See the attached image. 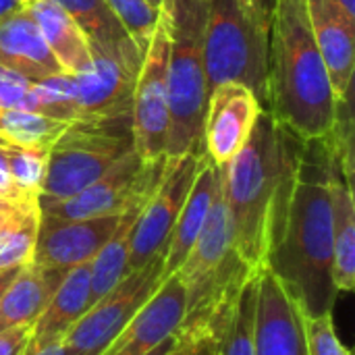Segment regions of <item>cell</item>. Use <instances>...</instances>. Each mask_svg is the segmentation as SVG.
<instances>
[{
  "label": "cell",
  "mask_w": 355,
  "mask_h": 355,
  "mask_svg": "<svg viewBox=\"0 0 355 355\" xmlns=\"http://www.w3.org/2000/svg\"><path fill=\"white\" fill-rule=\"evenodd\" d=\"M40 204H23L2 227H0V272L17 270L31 262L37 227H40Z\"/></svg>",
  "instance_id": "26"
},
{
  "label": "cell",
  "mask_w": 355,
  "mask_h": 355,
  "mask_svg": "<svg viewBox=\"0 0 355 355\" xmlns=\"http://www.w3.org/2000/svg\"><path fill=\"white\" fill-rule=\"evenodd\" d=\"M17 270H19V268H17ZM17 270H4V272H0V297L4 295V291H6L8 283L12 281V277H15Z\"/></svg>",
  "instance_id": "42"
},
{
  "label": "cell",
  "mask_w": 355,
  "mask_h": 355,
  "mask_svg": "<svg viewBox=\"0 0 355 355\" xmlns=\"http://www.w3.org/2000/svg\"><path fill=\"white\" fill-rule=\"evenodd\" d=\"M0 156L6 162L17 191L25 198H40L48 168V150L15 146L0 137Z\"/></svg>",
  "instance_id": "29"
},
{
  "label": "cell",
  "mask_w": 355,
  "mask_h": 355,
  "mask_svg": "<svg viewBox=\"0 0 355 355\" xmlns=\"http://www.w3.org/2000/svg\"><path fill=\"white\" fill-rule=\"evenodd\" d=\"M185 343L183 355H216V339L208 335H179Z\"/></svg>",
  "instance_id": "35"
},
{
  "label": "cell",
  "mask_w": 355,
  "mask_h": 355,
  "mask_svg": "<svg viewBox=\"0 0 355 355\" xmlns=\"http://www.w3.org/2000/svg\"><path fill=\"white\" fill-rule=\"evenodd\" d=\"M183 354H185V343H183V339L179 337V343H177V347H175V349H173V352H171L168 355H183Z\"/></svg>",
  "instance_id": "43"
},
{
  "label": "cell",
  "mask_w": 355,
  "mask_h": 355,
  "mask_svg": "<svg viewBox=\"0 0 355 355\" xmlns=\"http://www.w3.org/2000/svg\"><path fill=\"white\" fill-rule=\"evenodd\" d=\"M166 158L168 156L146 160L133 148L89 187L73 198L40 204V212L54 218H98L123 214L154 193L164 173Z\"/></svg>",
  "instance_id": "7"
},
{
  "label": "cell",
  "mask_w": 355,
  "mask_h": 355,
  "mask_svg": "<svg viewBox=\"0 0 355 355\" xmlns=\"http://www.w3.org/2000/svg\"><path fill=\"white\" fill-rule=\"evenodd\" d=\"M187 316V289L175 272L166 277L127 327L100 355H148L179 337Z\"/></svg>",
  "instance_id": "14"
},
{
  "label": "cell",
  "mask_w": 355,
  "mask_h": 355,
  "mask_svg": "<svg viewBox=\"0 0 355 355\" xmlns=\"http://www.w3.org/2000/svg\"><path fill=\"white\" fill-rule=\"evenodd\" d=\"M202 154H183L166 158L158 187L148 198L131 229L129 272L164 256L177 216L193 185Z\"/></svg>",
  "instance_id": "10"
},
{
  "label": "cell",
  "mask_w": 355,
  "mask_h": 355,
  "mask_svg": "<svg viewBox=\"0 0 355 355\" xmlns=\"http://www.w3.org/2000/svg\"><path fill=\"white\" fill-rule=\"evenodd\" d=\"M220 183V166H216L204 152L200 158V166L193 179V185L187 193V200L177 216V223L173 227L166 252H164V262H162V275L164 279L175 275L187 254L191 252L198 235L204 229V223L208 218L214 193Z\"/></svg>",
  "instance_id": "18"
},
{
  "label": "cell",
  "mask_w": 355,
  "mask_h": 355,
  "mask_svg": "<svg viewBox=\"0 0 355 355\" xmlns=\"http://www.w3.org/2000/svg\"><path fill=\"white\" fill-rule=\"evenodd\" d=\"M204 60L210 89L220 83L250 87L266 108L268 31L254 23L237 0H206Z\"/></svg>",
  "instance_id": "6"
},
{
  "label": "cell",
  "mask_w": 355,
  "mask_h": 355,
  "mask_svg": "<svg viewBox=\"0 0 355 355\" xmlns=\"http://www.w3.org/2000/svg\"><path fill=\"white\" fill-rule=\"evenodd\" d=\"M123 214L98 218H40L31 262L50 270L87 264L112 237Z\"/></svg>",
  "instance_id": "15"
},
{
  "label": "cell",
  "mask_w": 355,
  "mask_h": 355,
  "mask_svg": "<svg viewBox=\"0 0 355 355\" xmlns=\"http://www.w3.org/2000/svg\"><path fill=\"white\" fill-rule=\"evenodd\" d=\"M31 100H33V108H31L33 112H42L46 116L67 123L77 121L79 104H77L75 75L56 73L31 83Z\"/></svg>",
  "instance_id": "28"
},
{
  "label": "cell",
  "mask_w": 355,
  "mask_h": 355,
  "mask_svg": "<svg viewBox=\"0 0 355 355\" xmlns=\"http://www.w3.org/2000/svg\"><path fill=\"white\" fill-rule=\"evenodd\" d=\"M17 2H19L21 6H27V4H29V2H33V0H17Z\"/></svg>",
  "instance_id": "45"
},
{
  "label": "cell",
  "mask_w": 355,
  "mask_h": 355,
  "mask_svg": "<svg viewBox=\"0 0 355 355\" xmlns=\"http://www.w3.org/2000/svg\"><path fill=\"white\" fill-rule=\"evenodd\" d=\"M329 191H331V206H333V285L337 293H352L355 289L354 181H349L343 175L331 150H329Z\"/></svg>",
  "instance_id": "20"
},
{
  "label": "cell",
  "mask_w": 355,
  "mask_h": 355,
  "mask_svg": "<svg viewBox=\"0 0 355 355\" xmlns=\"http://www.w3.org/2000/svg\"><path fill=\"white\" fill-rule=\"evenodd\" d=\"M89 300V262L69 268L52 293L48 306L37 316L31 329V341L27 355L40 352L48 345L62 343L73 324L87 312Z\"/></svg>",
  "instance_id": "19"
},
{
  "label": "cell",
  "mask_w": 355,
  "mask_h": 355,
  "mask_svg": "<svg viewBox=\"0 0 355 355\" xmlns=\"http://www.w3.org/2000/svg\"><path fill=\"white\" fill-rule=\"evenodd\" d=\"M17 8H21V4L17 0H0V19L15 12Z\"/></svg>",
  "instance_id": "39"
},
{
  "label": "cell",
  "mask_w": 355,
  "mask_h": 355,
  "mask_svg": "<svg viewBox=\"0 0 355 355\" xmlns=\"http://www.w3.org/2000/svg\"><path fill=\"white\" fill-rule=\"evenodd\" d=\"M58 4L83 31L92 50H108V52H139L133 37L127 33L125 25L112 12L106 0H52Z\"/></svg>",
  "instance_id": "23"
},
{
  "label": "cell",
  "mask_w": 355,
  "mask_h": 355,
  "mask_svg": "<svg viewBox=\"0 0 355 355\" xmlns=\"http://www.w3.org/2000/svg\"><path fill=\"white\" fill-rule=\"evenodd\" d=\"M168 21V141L166 156L202 154L210 96L204 27L206 0H162Z\"/></svg>",
  "instance_id": "4"
},
{
  "label": "cell",
  "mask_w": 355,
  "mask_h": 355,
  "mask_svg": "<svg viewBox=\"0 0 355 355\" xmlns=\"http://www.w3.org/2000/svg\"><path fill=\"white\" fill-rule=\"evenodd\" d=\"M164 256L129 272L110 293L92 304L64 335V355H100L164 281Z\"/></svg>",
  "instance_id": "8"
},
{
  "label": "cell",
  "mask_w": 355,
  "mask_h": 355,
  "mask_svg": "<svg viewBox=\"0 0 355 355\" xmlns=\"http://www.w3.org/2000/svg\"><path fill=\"white\" fill-rule=\"evenodd\" d=\"M256 355H308L306 312L268 266L256 270Z\"/></svg>",
  "instance_id": "12"
},
{
  "label": "cell",
  "mask_w": 355,
  "mask_h": 355,
  "mask_svg": "<svg viewBox=\"0 0 355 355\" xmlns=\"http://www.w3.org/2000/svg\"><path fill=\"white\" fill-rule=\"evenodd\" d=\"M241 4V8L248 12V17L258 23L264 31L270 29L272 23V12L277 6V0H237Z\"/></svg>",
  "instance_id": "34"
},
{
  "label": "cell",
  "mask_w": 355,
  "mask_h": 355,
  "mask_svg": "<svg viewBox=\"0 0 355 355\" xmlns=\"http://www.w3.org/2000/svg\"><path fill=\"white\" fill-rule=\"evenodd\" d=\"M218 355H256V272L250 275L235 297L216 333Z\"/></svg>",
  "instance_id": "25"
},
{
  "label": "cell",
  "mask_w": 355,
  "mask_h": 355,
  "mask_svg": "<svg viewBox=\"0 0 355 355\" xmlns=\"http://www.w3.org/2000/svg\"><path fill=\"white\" fill-rule=\"evenodd\" d=\"M337 106L306 0H277L268 29L264 110L302 141H316L333 131Z\"/></svg>",
  "instance_id": "3"
},
{
  "label": "cell",
  "mask_w": 355,
  "mask_h": 355,
  "mask_svg": "<svg viewBox=\"0 0 355 355\" xmlns=\"http://www.w3.org/2000/svg\"><path fill=\"white\" fill-rule=\"evenodd\" d=\"M148 202V200H146ZM146 202H139L123 212L119 227L112 237L102 245V250L89 262V300L96 304L106 293H110L129 275V241L131 229L139 216Z\"/></svg>",
  "instance_id": "24"
},
{
  "label": "cell",
  "mask_w": 355,
  "mask_h": 355,
  "mask_svg": "<svg viewBox=\"0 0 355 355\" xmlns=\"http://www.w3.org/2000/svg\"><path fill=\"white\" fill-rule=\"evenodd\" d=\"M0 200H8V202H27V200H37V198H25L17 191L10 173L6 168L4 158L0 156Z\"/></svg>",
  "instance_id": "36"
},
{
  "label": "cell",
  "mask_w": 355,
  "mask_h": 355,
  "mask_svg": "<svg viewBox=\"0 0 355 355\" xmlns=\"http://www.w3.org/2000/svg\"><path fill=\"white\" fill-rule=\"evenodd\" d=\"M177 343H179V337H173V339H168V341H164L160 347H156L152 354H148V355H168L175 347H177Z\"/></svg>",
  "instance_id": "38"
},
{
  "label": "cell",
  "mask_w": 355,
  "mask_h": 355,
  "mask_svg": "<svg viewBox=\"0 0 355 355\" xmlns=\"http://www.w3.org/2000/svg\"><path fill=\"white\" fill-rule=\"evenodd\" d=\"M29 355H64V347H62V343H54V345H48V347Z\"/></svg>",
  "instance_id": "40"
},
{
  "label": "cell",
  "mask_w": 355,
  "mask_h": 355,
  "mask_svg": "<svg viewBox=\"0 0 355 355\" xmlns=\"http://www.w3.org/2000/svg\"><path fill=\"white\" fill-rule=\"evenodd\" d=\"M148 4H152V6H156V8H160L162 6V0H146Z\"/></svg>",
  "instance_id": "44"
},
{
  "label": "cell",
  "mask_w": 355,
  "mask_h": 355,
  "mask_svg": "<svg viewBox=\"0 0 355 355\" xmlns=\"http://www.w3.org/2000/svg\"><path fill=\"white\" fill-rule=\"evenodd\" d=\"M27 10L37 23L62 73L81 75L92 69V52L87 37L58 4H54L52 0H33L27 4Z\"/></svg>",
  "instance_id": "22"
},
{
  "label": "cell",
  "mask_w": 355,
  "mask_h": 355,
  "mask_svg": "<svg viewBox=\"0 0 355 355\" xmlns=\"http://www.w3.org/2000/svg\"><path fill=\"white\" fill-rule=\"evenodd\" d=\"M314 42L339 102L349 100L355 67V21L335 0H306Z\"/></svg>",
  "instance_id": "16"
},
{
  "label": "cell",
  "mask_w": 355,
  "mask_h": 355,
  "mask_svg": "<svg viewBox=\"0 0 355 355\" xmlns=\"http://www.w3.org/2000/svg\"><path fill=\"white\" fill-rule=\"evenodd\" d=\"M33 324L15 327L0 333V355H27Z\"/></svg>",
  "instance_id": "33"
},
{
  "label": "cell",
  "mask_w": 355,
  "mask_h": 355,
  "mask_svg": "<svg viewBox=\"0 0 355 355\" xmlns=\"http://www.w3.org/2000/svg\"><path fill=\"white\" fill-rule=\"evenodd\" d=\"M168 21L160 6L158 23L150 35L137 73L131 106L133 148L146 160L166 156L168 141Z\"/></svg>",
  "instance_id": "9"
},
{
  "label": "cell",
  "mask_w": 355,
  "mask_h": 355,
  "mask_svg": "<svg viewBox=\"0 0 355 355\" xmlns=\"http://www.w3.org/2000/svg\"><path fill=\"white\" fill-rule=\"evenodd\" d=\"M133 150L131 116L79 119L69 123L48 150L46 179L37 204L77 196Z\"/></svg>",
  "instance_id": "5"
},
{
  "label": "cell",
  "mask_w": 355,
  "mask_h": 355,
  "mask_svg": "<svg viewBox=\"0 0 355 355\" xmlns=\"http://www.w3.org/2000/svg\"><path fill=\"white\" fill-rule=\"evenodd\" d=\"M27 202H35V200H27ZM27 202H8V200H0V227Z\"/></svg>",
  "instance_id": "37"
},
{
  "label": "cell",
  "mask_w": 355,
  "mask_h": 355,
  "mask_svg": "<svg viewBox=\"0 0 355 355\" xmlns=\"http://www.w3.org/2000/svg\"><path fill=\"white\" fill-rule=\"evenodd\" d=\"M308 355H352V349L339 339L333 322V312L306 316Z\"/></svg>",
  "instance_id": "31"
},
{
  "label": "cell",
  "mask_w": 355,
  "mask_h": 355,
  "mask_svg": "<svg viewBox=\"0 0 355 355\" xmlns=\"http://www.w3.org/2000/svg\"><path fill=\"white\" fill-rule=\"evenodd\" d=\"M31 110V81L0 67V110Z\"/></svg>",
  "instance_id": "32"
},
{
  "label": "cell",
  "mask_w": 355,
  "mask_h": 355,
  "mask_svg": "<svg viewBox=\"0 0 355 355\" xmlns=\"http://www.w3.org/2000/svg\"><path fill=\"white\" fill-rule=\"evenodd\" d=\"M64 272L67 270L42 268L33 262L21 266L0 297V333L33 324L48 306Z\"/></svg>",
  "instance_id": "21"
},
{
  "label": "cell",
  "mask_w": 355,
  "mask_h": 355,
  "mask_svg": "<svg viewBox=\"0 0 355 355\" xmlns=\"http://www.w3.org/2000/svg\"><path fill=\"white\" fill-rule=\"evenodd\" d=\"M304 152L306 141L262 110L248 144L229 164L220 166L233 250L252 272L266 262Z\"/></svg>",
  "instance_id": "1"
},
{
  "label": "cell",
  "mask_w": 355,
  "mask_h": 355,
  "mask_svg": "<svg viewBox=\"0 0 355 355\" xmlns=\"http://www.w3.org/2000/svg\"><path fill=\"white\" fill-rule=\"evenodd\" d=\"M216 355H218V352H216Z\"/></svg>",
  "instance_id": "46"
},
{
  "label": "cell",
  "mask_w": 355,
  "mask_h": 355,
  "mask_svg": "<svg viewBox=\"0 0 355 355\" xmlns=\"http://www.w3.org/2000/svg\"><path fill=\"white\" fill-rule=\"evenodd\" d=\"M262 112L256 94L241 83H220L210 89L202 152L216 164H229L248 144Z\"/></svg>",
  "instance_id": "13"
},
{
  "label": "cell",
  "mask_w": 355,
  "mask_h": 355,
  "mask_svg": "<svg viewBox=\"0 0 355 355\" xmlns=\"http://www.w3.org/2000/svg\"><path fill=\"white\" fill-rule=\"evenodd\" d=\"M304 152L285 216L270 241L266 262L293 293L306 316L329 314L339 297L333 285V206L329 150Z\"/></svg>",
  "instance_id": "2"
},
{
  "label": "cell",
  "mask_w": 355,
  "mask_h": 355,
  "mask_svg": "<svg viewBox=\"0 0 355 355\" xmlns=\"http://www.w3.org/2000/svg\"><path fill=\"white\" fill-rule=\"evenodd\" d=\"M106 2L112 8V12L119 17V21L125 25L133 42L146 50L150 35L158 23L160 8L148 4L146 0H106Z\"/></svg>",
  "instance_id": "30"
},
{
  "label": "cell",
  "mask_w": 355,
  "mask_h": 355,
  "mask_svg": "<svg viewBox=\"0 0 355 355\" xmlns=\"http://www.w3.org/2000/svg\"><path fill=\"white\" fill-rule=\"evenodd\" d=\"M67 127V121H58L33 110L10 108L0 112V137L23 148L50 150Z\"/></svg>",
  "instance_id": "27"
},
{
  "label": "cell",
  "mask_w": 355,
  "mask_h": 355,
  "mask_svg": "<svg viewBox=\"0 0 355 355\" xmlns=\"http://www.w3.org/2000/svg\"><path fill=\"white\" fill-rule=\"evenodd\" d=\"M337 2V6L349 17V19H354L355 21V0H335Z\"/></svg>",
  "instance_id": "41"
},
{
  "label": "cell",
  "mask_w": 355,
  "mask_h": 355,
  "mask_svg": "<svg viewBox=\"0 0 355 355\" xmlns=\"http://www.w3.org/2000/svg\"><path fill=\"white\" fill-rule=\"evenodd\" d=\"M92 69L75 75L77 121L131 116L133 89L144 60L139 52L92 50Z\"/></svg>",
  "instance_id": "11"
},
{
  "label": "cell",
  "mask_w": 355,
  "mask_h": 355,
  "mask_svg": "<svg viewBox=\"0 0 355 355\" xmlns=\"http://www.w3.org/2000/svg\"><path fill=\"white\" fill-rule=\"evenodd\" d=\"M0 112H2V110H0Z\"/></svg>",
  "instance_id": "47"
},
{
  "label": "cell",
  "mask_w": 355,
  "mask_h": 355,
  "mask_svg": "<svg viewBox=\"0 0 355 355\" xmlns=\"http://www.w3.org/2000/svg\"><path fill=\"white\" fill-rule=\"evenodd\" d=\"M0 67L31 83L62 73L27 6L0 19Z\"/></svg>",
  "instance_id": "17"
}]
</instances>
